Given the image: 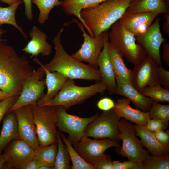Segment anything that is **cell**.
<instances>
[{
  "mask_svg": "<svg viewBox=\"0 0 169 169\" xmlns=\"http://www.w3.org/2000/svg\"><path fill=\"white\" fill-rule=\"evenodd\" d=\"M6 41L0 42V89L13 95H19L34 69L26 57L19 56Z\"/></svg>",
  "mask_w": 169,
  "mask_h": 169,
  "instance_id": "cell-1",
  "label": "cell"
},
{
  "mask_svg": "<svg viewBox=\"0 0 169 169\" xmlns=\"http://www.w3.org/2000/svg\"><path fill=\"white\" fill-rule=\"evenodd\" d=\"M8 113L3 119L0 134V154L11 141L20 138L15 113Z\"/></svg>",
  "mask_w": 169,
  "mask_h": 169,
  "instance_id": "cell-24",
  "label": "cell"
},
{
  "mask_svg": "<svg viewBox=\"0 0 169 169\" xmlns=\"http://www.w3.org/2000/svg\"><path fill=\"white\" fill-rule=\"evenodd\" d=\"M60 136L69 151L72 163V169H95L93 165L86 161L77 152L63 133H60Z\"/></svg>",
  "mask_w": 169,
  "mask_h": 169,
  "instance_id": "cell-31",
  "label": "cell"
},
{
  "mask_svg": "<svg viewBox=\"0 0 169 169\" xmlns=\"http://www.w3.org/2000/svg\"><path fill=\"white\" fill-rule=\"evenodd\" d=\"M34 60L44 70L46 85L47 87L46 93L37 101L39 106H43L51 100L62 88L65 81L68 78L57 72H50L47 69L39 60L34 58Z\"/></svg>",
  "mask_w": 169,
  "mask_h": 169,
  "instance_id": "cell-22",
  "label": "cell"
},
{
  "mask_svg": "<svg viewBox=\"0 0 169 169\" xmlns=\"http://www.w3.org/2000/svg\"><path fill=\"white\" fill-rule=\"evenodd\" d=\"M126 11L168 13H169V5L165 0H138L132 1Z\"/></svg>",
  "mask_w": 169,
  "mask_h": 169,
  "instance_id": "cell-25",
  "label": "cell"
},
{
  "mask_svg": "<svg viewBox=\"0 0 169 169\" xmlns=\"http://www.w3.org/2000/svg\"><path fill=\"white\" fill-rule=\"evenodd\" d=\"M39 166L37 161L33 158L28 163L24 169H38Z\"/></svg>",
  "mask_w": 169,
  "mask_h": 169,
  "instance_id": "cell-46",
  "label": "cell"
},
{
  "mask_svg": "<svg viewBox=\"0 0 169 169\" xmlns=\"http://www.w3.org/2000/svg\"><path fill=\"white\" fill-rule=\"evenodd\" d=\"M158 65L149 54L134 66L132 85L140 92L145 87L160 84L157 68Z\"/></svg>",
  "mask_w": 169,
  "mask_h": 169,
  "instance_id": "cell-13",
  "label": "cell"
},
{
  "mask_svg": "<svg viewBox=\"0 0 169 169\" xmlns=\"http://www.w3.org/2000/svg\"><path fill=\"white\" fill-rule=\"evenodd\" d=\"M3 154L8 168L24 169L28 163L34 158L35 152L25 141L18 138L11 141Z\"/></svg>",
  "mask_w": 169,
  "mask_h": 169,
  "instance_id": "cell-14",
  "label": "cell"
},
{
  "mask_svg": "<svg viewBox=\"0 0 169 169\" xmlns=\"http://www.w3.org/2000/svg\"><path fill=\"white\" fill-rule=\"evenodd\" d=\"M108 37L106 39L104 47L97 62L101 77V81L106 85L107 90L111 95L115 94L117 84L115 74L110 59L109 52Z\"/></svg>",
  "mask_w": 169,
  "mask_h": 169,
  "instance_id": "cell-19",
  "label": "cell"
},
{
  "mask_svg": "<svg viewBox=\"0 0 169 169\" xmlns=\"http://www.w3.org/2000/svg\"><path fill=\"white\" fill-rule=\"evenodd\" d=\"M160 21V18H157L144 34L136 37L137 42L143 47L158 65H161L160 48L166 40L161 31Z\"/></svg>",
  "mask_w": 169,
  "mask_h": 169,
  "instance_id": "cell-16",
  "label": "cell"
},
{
  "mask_svg": "<svg viewBox=\"0 0 169 169\" xmlns=\"http://www.w3.org/2000/svg\"><path fill=\"white\" fill-rule=\"evenodd\" d=\"M74 21L83 33L84 41L80 48L71 56L79 61L86 62L90 65L96 68L98 58L108 37V31L104 32L96 37H92L86 33L81 23L76 19H74Z\"/></svg>",
  "mask_w": 169,
  "mask_h": 169,
  "instance_id": "cell-11",
  "label": "cell"
},
{
  "mask_svg": "<svg viewBox=\"0 0 169 169\" xmlns=\"http://www.w3.org/2000/svg\"><path fill=\"white\" fill-rule=\"evenodd\" d=\"M108 32L109 42L123 57L134 66L139 63L148 54L137 42L136 37L119 22H115Z\"/></svg>",
  "mask_w": 169,
  "mask_h": 169,
  "instance_id": "cell-5",
  "label": "cell"
},
{
  "mask_svg": "<svg viewBox=\"0 0 169 169\" xmlns=\"http://www.w3.org/2000/svg\"><path fill=\"white\" fill-rule=\"evenodd\" d=\"M157 72L160 84L164 88L169 90V71L165 69L161 66L158 65Z\"/></svg>",
  "mask_w": 169,
  "mask_h": 169,
  "instance_id": "cell-39",
  "label": "cell"
},
{
  "mask_svg": "<svg viewBox=\"0 0 169 169\" xmlns=\"http://www.w3.org/2000/svg\"><path fill=\"white\" fill-rule=\"evenodd\" d=\"M140 93L158 102H169V90L162 87L160 84L146 86Z\"/></svg>",
  "mask_w": 169,
  "mask_h": 169,
  "instance_id": "cell-33",
  "label": "cell"
},
{
  "mask_svg": "<svg viewBox=\"0 0 169 169\" xmlns=\"http://www.w3.org/2000/svg\"><path fill=\"white\" fill-rule=\"evenodd\" d=\"M38 169H53L52 168L46 166H41L39 167Z\"/></svg>",
  "mask_w": 169,
  "mask_h": 169,
  "instance_id": "cell-51",
  "label": "cell"
},
{
  "mask_svg": "<svg viewBox=\"0 0 169 169\" xmlns=\"http://www.w3.org/2000/svg\"><path fill=\"white\" fill-rule=\"evenodd\" d=\"M167 3L169 5V0H165Z\"/></svg>",
  "mask_w": 169,
  "mask_h": 169,
  "instance_id": "cell-52",
  "label": "cell"
},
{
  "mask_svg": "<svg viewBox=\"0 0 169 169\" xmlns=\"http://www.w3.org/2000/svg\"><path fill=\"white\" fill-rule=\"evenodd\" d=\"M72 146L84 159L94 166L104 156L107 149L112 147L120 146L118 141L110 138L99 140L84 136Z\"/></svg>",
  "mask_w": 169,
  "mask_h": 169,
  "instance_id": "cell-12",
  "label": "cell"
},
{
  "mask_svg": "<svg viewBox=\"0 0 169 169\" xmlns=\"http://www.w3.org/2000/svg\"><path fill=\"white\" fill-rule=\"evenodd\" d=\"M154 135L158 141L162 145L169 147V131L165 132L160 131L154 132Z\"/></svg>",
  "mask_w": 169,
  "mask_h": 169,
  "instance_id": "cell-42",
  "label": "cell"
},
{
  "mask_svg": "<svg viewBox=\"0 0 169 169\" xmlns=\"http://www.w3.org/2000/svg\"><path fill=\"white\" fill-rule=\"evenodd\" d=\"M159 12L134 13L125 11L119 20L135 37L144 34L149 28Z\"/></svg>",
  "mask_w": 169,
  "mask_h": 169,
  "instance_id": "cell-17",
  "label": "cell"
},
{
  "mask_svg": "<svg viewBox=\"0 0 169 169\" xmlns=\"http://www.w3.org/2000/svg\"><path fill=\"white\" fill-rule=\"evenodd\" d=\"M144 169H169V154L148 156L142 162Z\"/></svg>",
  "mask_w": 169,
  "mask_h": 169,
  "instance_id": "cell-34",
  "label": "cell"
},
{
  "mask_svg": "<svg viewBox=\"0 0 169 169\" xmlns=\"http://www.w3.org/2000/svg\"><path fill=\"white\" fill-rule=\"evenodd\" d=\"M149 112L150 119H160L169 121V105L153 101Z\"/></svg>",
  "mask_w": 169,
  "mask_h": 169,
  "instance_id": "cell-35",
  "label": "cell"
},
{
  "mask_svg": "<svg viewBox=\"0 0 169 169\" xmlns=\"http://www.w3.org/2000/svg\"><path fill=\"white\" fill-rule=\"evenodd\" d=\"M6 162V159L3 154H0V169H2Z\"/></svg>",
  "mask_w": 169,
  "mask_h": 169,
  "instance_id": "cell-49",
  "label": "cell"
},
{
  "mask_svg": "<svg viewBox=\"0 0 169 169\" xmlns=\"http://www.w3.org/2000/svg\"><path fill=\"white\" fill-rule=\"evenodd\" d=\"M133 0H107L98 6L82 9L84 27L92 37L108 30L123 15Z\"/></svg>",
  "mask_w": 169,
  "mask_h": 169,
  "instance_id": "cell-2",
  "label": "cell"
},
{
  "mask_svg": "<svg viewBox=\"0 0 169 169\" xmlns=\"http://www.w3.org/2000/svg\"><path fill=\"white\" fill-rule=\"evenodd\" d=\"M31 2L38 8L39 13L38 21L42 24L48 19L51 10L55 6L61 5L63 3L62 1L59 0H31Z\"/></svg>",
  "mask_w": 169,
  "mask_h": 169,
  "instance_id": "cell-32",
  "label": "cell"
},
{
  "mask_svg": "<svg viewBox=\"0 0 169 169\" xmlns=\"http://www.w3.org/2000/svg\"><path fill=\"white\" fill-rule=\"evenodd\" d=\"M107 0H63L61 5L67 15L75 16L84 25L80 15L81 11L84 8L94 7Z\"/></svg>",
  "mask_w": 169,
  "mask_h": 169,
  "instance_id": "cell-27",
  "label": "cell"
},
{
  "mask_svg": "<svg viewBox=\"0 0 169 169\" xmlns=\"http://www.w3.org/2000/svg\"><path fill=\"white\" fill-rule=\"evenodd\" d=\"M117 87L115 94L122 95L132 102L136 109L148 112L153 100L138 91L131 84L115 76Z\"/></svg>",
  "mask_w": 169,
  "mask_h": 169,
  "instance_id": "cell-18",
  "label": "cell"
},
{
  "mask_svg": "<svg viewBox=\"0 0 169 169\" xmlns=\"http://www.w3.org/2000/svg\"><path fill=\"white\" fill-rule=\"evenodd\" d=\"M169 125L168 121L160 119H150L146 127L151 131L155 132L166 130Z\"/></svg>",
  "mask_w": 169,
  "mask_h": 169,
  "instance_id": "cell-36",
  "label": "cell"
},
{
  "mask_svg": "<svg viewBox=\"0 0 169 169\" xmlns=\"http://www.w3.org/2000/svg\"><path fill=\"white\" fill-rule=\"evenodd\" d=\"M13 95H15L6 93L0 89V101L9 96Z\"/></svg>",
  "mask_w": 169,
  "mask_h": 169,
  "instance_id": "cell-47",
  "label": "cell"
},
{
  "mask_svg": "<svg viewBox=\"0 0 169 169\" xmlns=\"http://www.w3.org/2000/svg\"><path fill=\"white\" fill-rule=\"evenodd\" d=\"M162 58L163 60L169 66V43L163 44Z\"/></svg>",
  "mask_w": 169,
  "mask_h": 169,
  "instance_id": "cell-44",
  "label": "cell"
},
{
  "mask_svg": "<svg viewBox=\"0 0 169 169\" xmlns=\"http://www.w3.org/2000/svg\"><path fill=\"white\" fill-rule=\"evenodd\" d=\"M109 52L115 76L132 84V70L128 68L124 63L123 57L109 42Z\"/></svg>",
  "mask_w": 169,
  "mask_h": 169,
  "instance_id": "cell-26",
  "label": "cell"
},
{
  "mask_svg": "<svg viewBox=\"0 0 169 169\" xmlns=\"http://www.w3.org/2000/svg\"><path fill=\"white\" fill-rule=\"evenodd\" d=\"M106 90V85L101 81L90 86L82 87L76 85L74 79L68 78L55 96L44 105H61L67 110L97 94L102 95Z\"/></svg>",
  "mask_w": 169,
  "mask_h": 169,
  "instance_id": "cell-4",
  "label": "cell"
},
{
  "mask_svg": "<svg viewBox=\"0 0 169 169\" xmlns=\"http://www.w3.org/2000/svg\"><path fill=\"white\" fill-rule=\"evenodd\" d=\"M131 101L124 97L118 99L113 110L120 117L142 126H146L150 119L149 112H144L132 107Z\"/></svg>",
  "mask_w": 169,
  "mask_h": 169,
  "instance_id": "cell-20",
  "label": "cell"
},
{
  "mask_svg": "<svg viewBox=\"0 0 169 169\" xmlns=\"http://www.w3.org/2000/svg\"><path fill=\"white\" fill-rule=\"evenodd\" d=\"M56 138L57 151L54 169H72L69 154L65 145L62 139L60 132L58 131Z\"/></svg>",
  "mask_w": 169,
  "mask_h": 169,
  "instance_id": "cell-30",
  "label": "cell"
},
{
  "mask_svg": "<svg viewBox=\"0 0 169 169\" xmlns=\"http://www.w3.org/2000/svg\"><path fill=\"white\" fill-rule=\"evenodd\" d=\"M138 0H133V1H137Z\"/></svg>",
  "mask_w": 169,
  "mask_h": 169,
  "instance_id": "cell-53",
  "label": "cell"
},
{
  "mask_svg": "<svg viewBox=\"0 0 169 169\" xmlns=\"http://www.w3.org/2000/svg\"><path fill=\"white\" fill-rule=\"evenodd\" d=\"M67 24H64L53 39V42L55 51L54 57L49 62L43 64V66L50 72H59L68 78L73 79L101 81L99 69L76 60L65 50L61 43V35L64 28Z\"/></svg>",
  "mask_w": 169,
  "mask_h": 169,
  "instance_id": "cell-3",
  "label": "cell"
},
{
  "mask_svg": "<svg viewBox=\"0 0 169 169\" xmlns=\"http://www.w3.org/2000/svg\"><path fill=\"white\" fill-rule=\"evenodd\" d=\"M23 3V0H20L16 3L7 7H3L0 6V25L7 24L14 26L19 31L23 37L28 40L27 35L22 28L18 25L15 19L16 11L18 6Z\"/></svg>",
  "mask_w": 169,
  "mask_h": 169,
  "instance_id": "cell-29",
  "label": "cell"
},
{
  "mask_svg": "<svg viewBox=\"0 0 169 169\" xmlns=\"http://www.w3.org/2000/svg\"><path fill=\"white\" fill-rule=\"evenodd\" d=\"M36 125L40 146L44 147L57 142L58 118L55 106L30 105Z\"/></svg>",
  "mask_w": 169,
  "mask_h": 169,
  "instance_id": "cell-6",
  "label": "cell"
},
{
  "mask_svg": "<svg viewBox=\"0 0 169 169\" xmlns=\"http://www.w3.org/2000/svg\"><path fill=\"white\" fill-rule=\"evenodd\" d=\"M136 136L141 139L143 146L146 147L152 155L161 156L169 154V147L165 146L157 140L153 132L146 126L133 125Z\"/></svg>",
  "mask_w": 169,
  "mask_h": 169,
  "instance_id": "cell-23",
  "label": "cell"
},
{
  "mask_svg": "<svg viewBox=\"0 0 169 169\" xmlns=\"http://www.w3.org/2000/svg\"><path fill=\"white\" fill-rule=\"evenodd\" d=\"M118 129L122 144L121 147H116V151L129 161L142 163L149 155V152L143 148L141 140L136 137L133 125L123 118L120 120Z\"/></svg>",
  "mask_w": 169,
  "mask_h": 169,
  "instance_id": "cell-7",
  "label": "cell"
},
{
  "mask_svg": "<svg viewBox=\"0 0 169 169\" xmlns=\"http://www.w3.org/2000/svg\"><path fill=\"white\" fill-rule=\"evenodd\" d=\"M120 118L113 109L103 111L88 125L84 136L99 139L108 138L119 142L118 124Z\"/></svg>",
  "mask_w": 169,
  "mask_h": 169,
  "instance_id": "cell-9",
  "label": "cell"
},
{
  "mask_svg": "<svg viewBox=\"0 0 169 169\" xmlns=\"http://www.w3.org/2000/svg\"><path fill=\"white\" fill-rule=\"evenodd\" d=\"M44 75V70L41 67L34 70L33 74L24 82L18 99L8 113L24 106L37 104L44 95L46 83L45 80L42 79Z\"/></svg>",
  "mask_w": 169,
  "mask_h": 169,
  "instance_id": "cell-10",
  "label": "cell"
},
{
  "mask_svg": "<svg viewBox=\"0 0 169 169\" xmlns=\"http://www.w3.org/2000/svg\"><path fill=\"white\" fill-rule=\"evenodd\" d=\"M17 119L19 138L25 141L34 150L39 147L36 128L30 105L13 111Z\"/></svg>",
  "mask_w": 169,
  "mask_h": 169,
  "instance_id": "cell-15",
  "label": "cell"
},
{
  "mask_svg": "<svg viewBox=\"0 0 169 169\" xmlns=\"http://www.w3.org/2000/svg\"><path fill=\"white\" fill-rule=\"evenodd\" d=\"M114 169H144L142 163L128 161L123 162L113 161Z\"/></svg>",
  "mask_w": 169,
  "mask_h": 169,
  "instance_id": "cell-38",
  "label": "cell"
},
{
  "mask_svg": "<svg viewBox=\"0 0 169 169\" xmlns=\"http://www.w3.org/2000/svg\"><path fill=\"white\" fill-rule=\"evenodd\" d=\"M1 25H0V42L6 40V39H3L1 38L2 35L3 33H5L6 31L3 30L2 28H1Z\"/></svg>",
  "mask_w": 169,
  "mask_h": 169,
  "instance_id": "cell-50",
  "label": "cell"
},
{
  "mask_svg": "<svg viewBox=\"0 0 169 169\" xmlns=\"http://www.w3.org/2000/svg\"><path fill=\"white\" fill-rule=\"evenodd\" d=\"M29 36L31 39L22 51L31 54V58H36L39 54L45 56L50 54L52 47L47 41V36L45 33L34 25L29 33Z\"/></svg>",
  "mask_w": 169,
  "mask_h": 169,
  "instance_id": "cell-21",
  "label": "cell"
},
{
  "mask_svg": "<svg viewBox=\"0 0 169 169\" xmlns=\"http://www.w3.org/2000/svg\"><path fill=\"white\" fill-rule=\"evenodd\" d=\"M23 0L24 4L25 16L28 20L31 22L33 18L31 0Z\"/></svg>",
  "mask_w": 169,
  "mask_h": 169,
  "instance_id": "cell-43",
  "label": "cell"
},
{
  "mask_svg": "<svg viewBox=\"0 0 169 169\" xmlns=\"http://www.w3.org/2000/svg\"><path fill=\"white\" fill-rule=\"evenodd\" d=\"M97 106L99 109L103 111H107L114 108L115 103L109 97H104L98 102Z\"/></svg>",
  "mask_w": 169,
  "mask_h": 169,
  "instance_id": "cell-41",
  "label": "cell"
},
{
  "mask_svg": "<svg viewBox=\"0 0 169 169\" xmlns=\"http://www.w3.org/2000/svg\"><path fill=\"white\" fill-rule=\"evenodd\" d=\"M165 20L163 24V29L167 35H169V13L165 14L164 16Z\"/></svg>",
  "mask_w": 169,
  "mask_h": 169,
  "instance_id": "cell-45",
  "label": "cell"
},
{
  "mask_svg": "<svg viewBox=\"0 0 169 169\" xmlns=\"http://www.w3.org/2000/svg\"><path fill=\"white\" fill-rule=\"evenodd\" d=\"M19 95L9 96L0 101V123L5 114L18 99Z\"/></svg>",
  "mask_w": 169,
  "mask_h": 169,
  "instance_id": "cell-37",
  "label": "cell"
},
{
  "mask_svg": "<svg viewBox=\"0 0 169 169\" xmlns=\"http://www.w3.org/2000/svg\"><path fill=\"white\" fill-rule=\"evenodd\" d=\"M113 161L109 155L105 154L95 165V169H114Z\"/></svg>",
  "mask_w": 169,
  "mask_h": 169,
  "instance_id": "cell-40",
  "label": "cell"
},
{
  "mask_svg": "<svg viewBox=\"0 0 169 169\" xmlns=\"http://www.w3.org/2000/svg\"><path fill=\"white\" fill-rule=\"evenodd\" d=\"M57 151V142L45 146H39L35 150L34 158L37 161L40 166H46L54 169Z\"/></svg>",
  "mask_w": 169,
  "mask_h": 169,
  "instance_id": "cell-28",
  "label": "cell"
},
{
  "mask_svg": "<svg viewBox=\"0 0 169 169\" xmlns=\"http://www.w3.org/2000/svg\"><path fill=\"white\" fill-rule=\"evenodd\" d=\"M20 0H0V1L7 4L9 6L13 5Z\"/></svg>",
  "mask_w": 169,
  "mask_h": 169,
  "instance_id": "cell-48",
  "label": "cell"
},
{
  "mask_svg": "<svg viewBox=\"0 0 169 169\" xmlns=\"http://www.w3.org/2000/svg\"><path fill=\"white\" fill-rule=\"evenodd\" d=\"M58 118L57 127L61 133L68 134L67 139L72 145L79 141L84 136L88 125L99 115L96 113L89 117H81L68 113L62 106H55Z\"/></svg>",
  "mask_w": 169,
  "mask_h": 169,
  "instance_id": "cell-8",
  "label": "cell"
}]
</instances>
